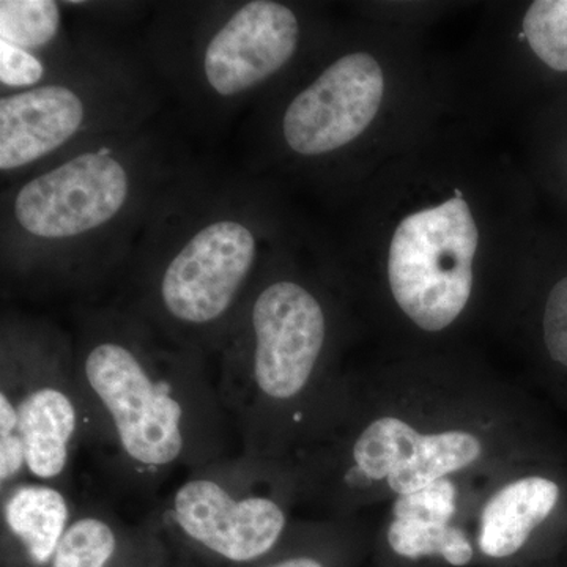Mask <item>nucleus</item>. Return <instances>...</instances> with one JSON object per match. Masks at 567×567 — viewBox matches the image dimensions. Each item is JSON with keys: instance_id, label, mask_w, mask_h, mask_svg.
Instances as JSON below:
<instances>
[{"instance_id": "7ed1b4c3", "label": "nucleus", "mask_w": 567, "mask_h": 567, "mask_svg": "<svg viewBox=\"0 0 567 567\" xmlns=\"http://www.w3.org/2000/svg\"><path fill=\"white\" fill-rule=\"evenodd\" d=\"M275 251L274 207L259 182L196 159L153 216L112 301L213 361Z\"/></svg>"}, {"instance_id": "2eb2a0df", "label": "nucleus", "mask_w": 567, "mask_h": 567, "mask_svg": "<svg viewBox=\"0 0 567 567\" xmlns=\"http://www.w3.org/2000/svg\"><path fill=\"white\" fill-rule=\"evenodd\" d=\"M483 453L480 440L468 432L450 431L423 435L420 446L402 468L388 477L391 491L409 495L465 468Z\"/></svg>"}, {"instance_id": "a211bd4d", "label": "nucleus", "mask_w": 567, "mask_h": 567, "mask_svg": "<svg viewBox=\"0 0 567 567\" xmlns=\"http://www.w3.org/2000/svg\"><path fill=\"white\" fill-rule=\"evenodd\" d=\"M524 35L537 61L567 73V0H536L524 17Z\"/></svg>"}, {"instance_id": "412c9836", "label": "nucleus", "mask_w": 567, "mask_h": 567, "mask_svg": "<svg viewBox=\"0 0 567 567\" xmlns=\"http://www.w3.org/2000/svg\"><path fill=\"white\" fill-rule=\"evenodd\" d=\"M254 567H331L320 555L312 554V551H292V554L282 555V557L271 558L268 554L267 557L260 561L254 563Z\"/></svg>"}, {"instance_id": "f03ea898", "label": "nucleus", "mask_w": 567, "mask_h": 567, "mask_svg": "<svg viewBox=\"0 0 567 567\" xmlns=\"http://www.w3.org/2000/svg\"><path fill=\"white\" fill-rule=\"evenodd\" d=\"M73 339L84 447L118 491L153 495L177 470L233 454L208 354L114 301L82 305Z\"/></svg>"}, {"instance_id": "9d476101", "label": "nucleus", "mask_w": 567, "mask_h": 567, "mask_svg": "<svg viewBox=\"0 0 567 567\" xmlns=\"http://www.w3.org/2000/svg\"><path fill=\"white\" fill-rule=\"evenodd\" d=\"M385 96V73L375 55L349 51L322 66L268 118V140L305 162L334 158L374 123Z\"/></svg>"}, {"instance_id": "ddd939ff", "label": "nucleus", "mask_w": 567, "mask_h": 567, "mask_svg": "<svg viewBox=\"0 0 567 567\" xmlns=\"http://www.w3.org/2000/svg\"><path fill=\"white\" fill-rule=\"evenodd\" d=\"M559 486L543 476H528L496 492L480 522L477 548L487 559L517 557L559 502Z\"/></svg>"}, {"instance_id": "f8f14e48", "label": "nucleus", "mask_w": 567, "mask_h": 567, "mask_svg": "<svg viewBox=\"0 0 567 567\" xmlns=\"http://www.w3.org/2000/svg\"><path fill=\"white\" fill-rule=\"evenodd\" d=\"M2 494L3 543L31 567H50L73 520L69 488L21 481Z\"/></svg>"}, {"instance_id": "f257e3e1", "label": "nucleus", "mask_w": 567, "mask_h": 567, "mask_svg": "<svg viewBox=\"0 0 567 567\" xmlns=\"http://www.w3.org/2000/svg\"><path fill=\"white\" fill-rule=\"evenodd\" d=\"M194 163L177 126L158 117L9 183L0 203L3 289L93 300L121 278Z\"/></svg>"}, {"instance_id": "6ab92c4d", "label": "nucleus", "mask_w": 567, "mask_h": 567, "mask_svg": "<svg viewBox=\"0 0 567 567\" xmlns=\"http://www.w3.org/2000/svg\"><path fill=\"white\" fill-rule=\"evenodd\" d=\"M456 487L443 477L412 494L399 496L393 506L394 518L446 527L456 513Z\"/></svg>"}, {"instance_id": "9b49d317", "label": "nucleus", "mask_w": 567, "mask_h": 567, "mask_svg": "<svg viewBox=\"0 0 567 567\" xmlns=\"http://www.w3.org/2000/svg\"><path fill=\"white\" fill-rule=\"evenodd\" d=\"M66 2H0V95L28 91L51 78L76 44Z\"/></svg>"}, {"instance_id": "6e6552de", "label": "nucleus", "mask_w": 567, "mask_h": 567, "mask_svg": "<svg viewBox=\"0 0 567 567\" xmlns=\"http://www.w3.org/2000/svg\"><path fill=\"white\" fill-rule=\"evenodd\" d=\"M274 462L237 451L194 466L152 511L153 527L200 557L252 566L286 536V507L267 481Z\"/></svg>"}, {"instance_id": "dca6fc26", "label": "nucleus", "mask_w": 567, "mask_h": 567, "mask_svg": "<svg viewBox=\"0 0 567 567\" xmlns=\"http://www.w3.org/2000/svg\"><path fill=\"white\" fill-rule=\"evenodd\" d=\"M423 435L412 425L398 417H379L354 440L344 475L353 473L363 477L365 483L388 480L402 468L420 446ZM342 475V476H344ZM341 476V477H342Z\"/></svg>"}, {"instance_id": "4468645a", "label": "nucleus", "mask_w": 567, "mask_h": 567, "mask_svg": "<svg viewBox=\"0 0 567 567\" xmlns=\"http://www.w3.org/2000/svg\"><path fill=\"white\" fill-rule=\"evenodd\" d=\"M141 532L142 525L128 527L110 507H76L50 567H114Z\"/></svg>"}, {"instance_id": "aec40b11", "label": "nucleus", "mask_w": 567, "mask_h": 567, "mask_svg": "<svg viewBox=\"0 0 567 567\" xmlns=\"http://www.w3.org/2000/svg\"><path fill=\"white\" fill-rule=\"evenodd\" d=\"M543 339L548 357L567 371V274L548 290L543 312Z\"/></svg>"}, {"instance_id": "39448f33", "label": "nucleus", "mask_w": 567, "mask_h": 567, "mask_svg": "<svg viewBox=\"0 0 567 567\" xmlns=\"http://www.w3.org/2000/svg\"><path fill=\"white\" fill-rule=\"evenodd\" d=\"M303 37L297 9L278 0L166 2L153 7L142 44L166 96L208 132L275 87Z\"/></svg>"}, {"instance_id": "20e7f679", "label": "nucleus", "mask_w": 567, "mask_h": 567, "mask_svg": "<svg viewBox=\"0 0 567 567\" xmlns=\"http://www.w3.org/2000/svg\"><path fill=\"white\" fill-rule=\"evenodd\" d=\"M69 3L76 44L51 78L0 95L3 186L107 137L159 117L166 92L142 41Z\"/></svg>"}, {"instance_id": "1a4fd4ad", "label": "nucleus", "mask_w": 567, "mask_h": 567, "mask_svg": "<svg viewBox=\"0 0 567 567\" xmlns=\"http://www.w3.org/2000/svg\"><path fill=\"white\" fill-rule=\"evenodd\" d=\"M480 241L468 203L456 196L406 215L388 249V281L395 303L421 330H445L473 290Z\"/></svg>"}, {"instance_id": "f3484780", "label": "nucleus", "mask_w": 567, "mask_h": 567, "mask_svg": "<svg viewBox=\"0 0 567 567\" xmlns=\"http://www.w3.org/2000/svg\"><path fill=\"white\" fill-rule=\"evenodd\" d=\"M386 543L395 557L405 561L439 557L447 566L464 567L475 558L472 540L453 525L439 527L394 518L386 532Z\"/></svg>"}, {"instance_id": "0eeeda50", "label": "nucleus", "mask_w": 567, "mask_h": 567, "mask_svg": "<svg viewBox=\"0 0 567 567\" xmlns=\"http://www.w3.org/2000/svg\"><path fill=\"white\" fill-rule=\"evenodd\" d=\"M73 333L3 311L0 323V491L21 481L63 488L84 447Z\"/></svg>"}, {"instance_id": "423d86ee", "label": "nucleus", "mask_w": 567, "mask_h": 567, "mask_svg": "<svg viewBox=\"0 0 567 567\" xmlns=\"http://www.w3.org/2000/svg\"><path fill=\"white\" fill-rule=\"evenodd\" d=\"M276 257L213 358L216 390L238 453L275 461L284 429L322 364L330 336L319 295Z\"/></svg>"}]
</instances>
